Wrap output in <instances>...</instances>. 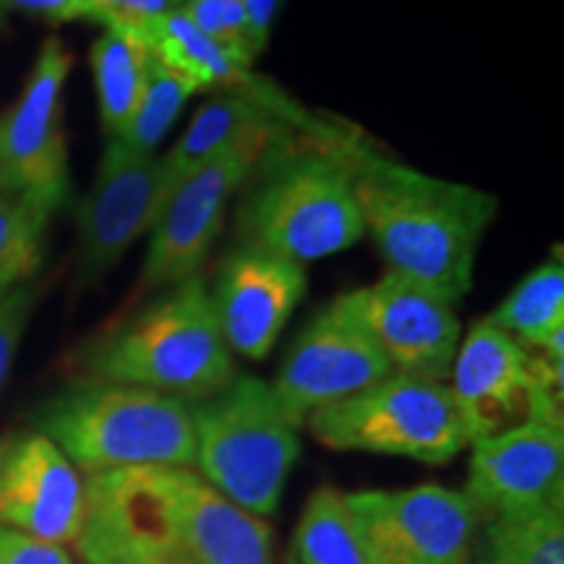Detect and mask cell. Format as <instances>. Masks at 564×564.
<instances>
[{"instance_id":"8","label":"cell","mask_w":564,"mask_h":564,"mask_svg":"<svg viewBox=\"0 0 564 564\" xmlns=\"http://www.w3.org/2000/svg\"><path fill=\"white\" fill-rule=\"evenodd\" d=\"M562 364L528 350L491 322L474 324L449 373L468 440H489L528 421L562 426Z\"/></svg>"},{"instance_id":"3","label":"cell","mask_w":564,"mask_h":564,"mask_svg":"<svg viewBox=\"0 0 564 564\" xmlns=\"http://www.w3.org/2000/svg\"><path fill=\"white\" fill-rule=\"evenodd\" d=\"M246 183L249 192L238 207L241 246L306 264L364 238L348 167L322 121L301 131V139H280Z\"/></svg>"},{"instance_id":"11","label":"cell","mask_w":564,"mask_h":564,"mask_svg":"<svg viewBox=\"0 0 564 564\" xmlns=\"http://www.w3.org/2000/svg\"><path fill=\"white\" fill-rule=\"evenodd\" d=\"M74 55L63 40L42 42L19 97L0 112V194H24L58 212L68 199L63 87Z\"/></svg>"},{"instance_id":"9","label":"cell","mask_w":564,"mask_h":564,"mask_svg":"<svg viewBox=\"0 0 564 564\" xmlns=\"http://www.w3.org/2000/svg\"><path fill=\"white\" fill-rule=\"evenodd\" d=\"M369 564H470L484 518L440 484L345 494Z\"/></svg>"},{"instance_id":"15","label":"cell","mask_w":564,"mask_h":564,"mask_svg":"<svg viewBox=\"0 0 564 564\" xmlns=\"http://www.w3.org/2000/svg\"><path fill=\"white\" fill-rule=\"evenodd\" d=\"M84 518V478L47 436L34 429L0 436V525L66 546Z\"/></svg>"},{"instance_id":"19","label":"cell","mask_w":564,"mask_h":564,"mask_svg":"<svg viewBox=\"0 0 564 564\" xmlns=\"http://www.w3.org/2000/svg\"><path fill=\"white\" fill-rule=\"evenodd\" d=\"M137 37L150 47L154 61L173 70L194 91H262L272 87L270 82L251 74L249 63L236 58L230 51L196 30L181 11L154 19Z\"/></svg>"},{"instance_id":"33","label":"cell","mask_w":564,"mask_h":564,"mask_svg":"<svg viewBox=\"0 0 564 564\" xmlns=\"http://www.w3.org/2000/svg\"><path fill=\"white\" fill-rule=\"evenodd\" d=\"M21 285V282L13 278V274H9L6 270H0V291H6V288H17Z\"/></svg>"},{"instance_id":"18","label":"cell","mask_w":564,"mask_h":564,"mask_svg":"<svg viewBox=\"0 0 564 564\" xmlns=\"http://www.w3.org/2000/svg\"><path fill=\"white\" fill-rule=\"evenodd\" d=\"M316 121L282 97L274 87L262 91L225 89L212 91L207 102L196 110L194 121L175 141L173 150L162 154L173 188L183 175H188L215 154L228 152L243 141L267 137V133L308 131Z\"/></svg>"},{"instance_id":"26","label":"cell","mask_w":564,"mask_h":564,"mask_svg":"<svg viewBox=\"0 0 564 564\" xmlns=\"http://www.w3.org/2000/svg\"><path fill=\"white\" fill-rule=\"evenodd\" d=\"M53 215V207L32 196L0 194V270L19 282H26L37 272Z\"/></svg>"},{"instance_id":"7","label":"cell","mask_w":564,"mask_h":564,"mask_svg":"<svg viewBox=\"0 0 564 564\" xmlns=\"http://www.w3.org/2000/svg\"><path fill=\"white\" fill-rule=\"evenodd\" d=\"M306 426L316 442L337 453L392 455L426 465H447L470 444L449 387L403 373L319 408Z\"/></svg>"},{"instance_id":"30","label":"cell","mask_w":564,"mask_h":564,"mask_svg":"<svg viewBox=\"0 0 564 564\" xmlns=\"http://www.w3.org/2000/svg\"><path fill=\"white\" fill-rule=\"evenodd\" d=\"M0 564H74L66 546L0 525Z\"/></svg>"},{"instance_id":"4","label":"cell","mask_w":564,"mask_h":564,"mask_svg":"<svg viewBox=\"0 0 564 564\" xmlns=\"http://www.w3.org/2000/svg\"><path fill=\"white\" fill-rule=\"evenodd\" d=\"M87 507L108 512L196 564H272L270 520L241 510L183 465H144L84 478Z\"/></svg>"},{"instance_id":"35","label":"cell","mask_w":564,"mask_h":564,"mask_svg":"<svg viewBox=\"0 0 564 564\" xmlns=\"http://www.w3.org/2000/svg\"><path fill=\"white\" fill-rule=\"evenodd\" d=\"M285 564H295V560H293V554H288V556H285Z\"/></svg>"},{"instance_id":"14","label":"cell","mask_w":564,"mask_h":564,"mask_svg":"<svg viewBox=\"0 0 564 564\" xmlns=\"http://www.w3.org/2000/svg\"><path fill=\"white\" fill-rule=\"evenodd\" d=\"M392 369L369 335L333 301L295 337L272 392L295 429L324 405L382 382Z\"/></svg>"},{"instance_id":"25","label":"cell","mask_w":564,"mask_h":564,"mask_svg":"<svg viewBox=\"0 0 564 564\" xmlns=\"http://www.w3.org/2000/svg\"><path fill=\"white\" fill-rule=\"evenodd\" d=\"M194 95L196 91L186 82L178 79L160 61H154L152 55L144 91H141L137 110H133L131 121L118 141L129 147L131 152L154 154L160 141L173 129L175 118L181 116L183 105L192 100Z\"/></svg>"},{"instance_id":"12","label":"cell","mask_w":564,"mask_h":564,"mask_svg":"<svg viewBox=\"0 0 564 564\" xmlns=\"http://www.w3.org/2000/svg\"><path fill=\"white\" fill-rule=\"evenodd\" d=\"M171 192L165 160L108 139L95 181L76 207V270L84 285L105 278L154 228Z\"/></svg>"},{"instance_id":"10","label":"cell","mask_w":564,"mask_h":564,"mask_svg":"<svg viewBox=\"0 0 564 564\" xmlns=\"http://www.w3.org/2000/svg\"><path fill=\"white\" fill-rule=\"evenodd\" d=\"M285 137L291 133H267L243 141L175 183L152 228L139 278L141 293H158L202 270L220 236L230 199L246 186L264 154Z\"/></svg>"},{"instance_id":"28","label":"cell","mask_w":564,"mask_h":564,"mask_svg":"<svg viewBox=\"0 0 564 564\" xmlns=\"http://www.w3.org/2000/svg\"><path fill=\"white\" fill-rule=\"evenodd\" d=\"M34 306H37V291L26 282L0 291V390L9 379L13 358H17L19 345L24 340L26 327H30Z\"/></svg>"},{"instance_id":"13","label":"cell","mask_w":564,"mask_h":564,"mask_svg":"<svg viewBox=\"0 0 564 564\" xmlns=\"http://www.w3.org/2000/svg\"><path fill=\"white\" fill-rule=\"evenodd\" d=\"M335 303L371 337L392 373L442 384L449 379L460 348V319L442 295L387 272L373 285L337 295Z\"/></svg>"},{"instance_id":"20","label":"cell","mask_w":564,"mask_h":564,"mask_svg":"<svg viewBox=\"0 0 564 564\" xmlns=\"http://www.w3.org/2000/svg\"><path fill=\"white\" fill-rule=\"evenodd\" d=\"M486 322L528 350L564 361V267L560 259L528 274Z\"/></svg>"},{"instance_id":"22","label":"cell","mask_w":564,"mask_h":564,"mask_svg":"<svg viewBox=\"0 0 564 564\" xmlns=\"http://www.w3.org/2000/svg\"><path fill=\"white\" fill-rule=\"evenodd\" d=\"M470 564H564L562 510L484 520Z\"/></svg>"},{"instance_id":"5","label":"cell","mask_w":564,"mask_h":564,"mask_svg":"<svg viewBox=\"0 0 564 564\" xmlns=\"http://www.w3.org/2000/svg\"><path fill=\"white\" fill-rule=\"evenodd\" d=\"M82 476L144 465L194 468L188 403L144 387L82 379L47 394L30 413Z\"/></svg>"},{"instance_id":"31","label":"cell","mask_w":564,"mask_h":564,"mask_svg":"<svg viewBox=\"0 0 564 564\" xmlns=\"http://www.w3.org/2000/svg\"><path fill=\"white\" fill-rule=\"evenodd\" d=\"M6 11H21L30 17H40L53 24H68V21H91L87 0H0Z\"/></svg>"},{"instance_id":"2","label":"cell","mask_w":564,"mask_h":564,"mask_svg":"<svg viewBox=\"0 0 564 564\" xmlns=\"http://www.w3.org/2000/svg\"><path fill=\"white\" fill-rule=\"evenodd\" d=\"M76 364L84 379L144 387L188 405L217 394L238 373L202 272L162 288L150 303L91 337Z\"/></svg>"},{"instance_id":"6","label":"cell","mask_w":564,"mask_h":564,"mask_svg":"<svg viewBox=\"0 0 564 564\" xmlns=\"http://www.w3.org/2000/svg\"><path fill=\"white\" fill-rule=\"evenodd\" d=\"M188 413L196 474L241 510L272 518L301 457V429L282 413L272 384L238 371Z\"/></svg>"},{"instance_id":"21","label":"cell","mask_w":564,"mask_h":564,"mask_svg":"<svg viewBox=\"0 0 564 564\" xmlns=\"http://www.w3.org/2000/svg\"><path fill=\"white\" fill-rule=\"evenodd\" d=\"M91 74H95L100 123L108 139H118L137 110L152 53L137 34L105 30L89 51Z\"/></svg>"},{"instance_id":"16","label":"cell","mask_w":564,"mask_h":564,"mask_svg":"<svg viewBox=\"0 0 564 564\" xmlns=\"http://www.w3.org/2000/svg\"><path fill=\"white\" fill-rule=\"evenodd\" d=\"M470 447L465 494L484 520L564 507L562 426L528 421Z\"/></svg>"},{"instance_id":"32","label":"cell","mask_w":564,"mask_h":564,"mask_svg":"<svg viewBox=\"0 0 564 564\" xmlns=\"http://www.w3.org/2000/svg\"><path fill=\"white\" fill-rule=\"evenodd\" d=\"M241 3L246 11V30H249V51L257 61L267 51L280 0H241Z\"/></svg>"},{"instance_id":"34","label":"cell","mask_w":564,"mask_h":564,"mask_svg":"<svg viewBox=\"0 0 564 564\" xmlns=\"http://www.w3.org/2000/svg\"><path fill=\"white\" fill-rule=\"evenodd\" d=\"M6 21H9V11H6L3 6H0V32L6 30Z\"/></svg>"},{"instance_id":"17","label":"cell","mask_w":564,"mask_h":564,"mask_svg":"<svg viewBox=\"0 0 564 564\" xmlns=\"http://www.w3.org/2000/svg\"><path fill=\"white\" fill-rule=\"evenodd\" d=\"M306 295L303 264L278 253L238 246L225 257L215 285L212 308L232 356L262 361Z\"/></svg>"},{"instance_id":"27","label":"cell","mask_w":564,"mask_h":564,"mask_svg":"<svg viewBox=\"0 0 564 564\" xmlns=\"http://www.w3.org/2000/svg\"><path fill=\"white\" fill-rule=\"evenodd\" d=\"M181 13L212 42L253 66L241 0H183Z\"/></svg>"},{"instance_id":"23","label":"cell","mask_w":564,"mask_h":564,"mask_svg":"<svg viewBox=\"0 0 564 564\" xmlns=\"http://www.w3.org/2000/svg\"><path fill=\"white\" fill-rule=\"evenodd\" d=\"M295 564H369L345 491L322 484L312 491L293 533Z\"/></svg>"},{"instance_id":"1","label":"cell","mask_w":564,"mask_h":564,"mask_svg":"<svg viewBox=\"0 0 564 564\" xmlns=\"http://www.w3.org/2000/svg\"><path fill=\"white\" fill-rule=\"evenodd\" d=\"M329 139L348 167L364 230L390 272L455 306L474 288L476 257L497 215V196L387 158L356 133L329 129Z\"/></svg>"},{"instance_id":"24","label":"cell","mask_w":564,"mask_h":564,"mask_svg":"<svg viewBox=\"0 0 564 564\" xmlns=\"http://www.w3.org/2000/svg\"><path fill=\"white\" fill-rule=\"evenodd\" d=\"M74 546L84 564H196L154 535L91 507Z\"/></svg>"},{"instance_id":"29","label":"cell","mask_w":564,"mask_h":564,"mask_svg":"<svg viewBox=\"0 0 564 564\" xmlns=\"http://www.w3.org/2000/svg\"><path fill=\"white\" fill-rule=\"evenodd\" d=\"M91 21L105 30H121L139 34L154 19L181 11L183 0H87Z\"/></svg>"}]
</instances>
